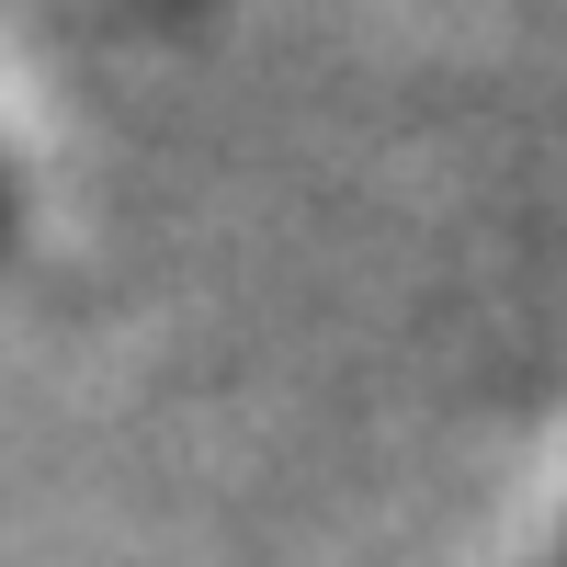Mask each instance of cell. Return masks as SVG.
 <instances>
[{
	"label": "cell",
	"mask_w": 567,
	"mask_h": 567,
	"mask_svg": "<svg viewBox=\"0 0 567 567\" xmlns=\"http://www.w3.org/2000/svg\"><path fill=\"white\" fill-rule=\"evenodd\" d=\"M0 239H12V171H0Z\"/></svg>",
	"instance_id": "1"
}]
</instances>
